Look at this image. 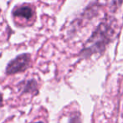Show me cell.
Segmentation results:
<instances>
[{
	"instance_id": "obj_1",
	"label": "cell",
	"mask_w": 123,
	"mask_h": 123,
	"mask_svg": "<svg viewBox=\"0 0 123 123\" xmlns=\"http://www.w3.org/2000/svg\"><path fill=\"white\" fill-rule=\"evenodd\" d=\"M113 34L111 27L107 23H101L93 32L90 39L86 41L80 55L83 56H91L93 54L101 53L109 44Z\"/></svg>"
},
{
	"instance_id": "obj_2",
	"label": "cell",
	"mask_w": 123,
	"mask_h": 123,
	"mask_svg": "<svg viewBox=\"0 0 123 123\" xmlns=\"http://www.w3.org/2000/svg\"><path fill=\"white\" fill-rule=\"evenodd\" d=\"M30 61L31 56L29 54H21L18 55L8 64L6 67V74L10 75L25 71L29 67Z\"/></svg>"
},
{
	"instance_id": "obj_3",
	"label": "cell",
	"mask_w": 123,
	"mask_h": 123,
	"mask_svg": "<svg viewBox=\"0 0 123 123\" xmlns=\"http://www.w3.org/2000/svg\"><path fill=\"white\" fill-rule=\"evenodd\" d=\"M12 13L14 17H20L29 20L34 15V11L32 7H30L29 5H21L13 8Z\"/></svg>"
},
{
	"instance_id": "obj_4",
	"label": "cell",
	"mask_w": 123,
	"mask_h": 123,
	"mask_svg": "<svg viewBox=\"0 0 123 123\" xmlns=\"http://www.w3.org/2000/svg\"><path fill=\"white\" fill-rule=\"evenodd\" d=\"M35 91L38 92V84L35 81V80L32 79L26 81L25 86H24L23 93H33Z\"/></svg>"
},
{
	"instance_id": "obj_5",
	"label": "cell",
	"mask_w": 123,
	"mask_h": 123,
	"mask_svg": "<svg viewBox=\"0 0 123 123\" xmlns=\"http://www.w3.org/2000/svg\"><path fill=\"white\" fill-rule=\"evenodd\" d=\"M70 123H81V120H80V117L74 116V117L70 118Z\"/></svg>"
},
{
	"instance_id": "obj_6",
	"label": "cell",
	"mask_w": 123,
	"mask_h": 123,
	"mask_svg": "<svg viewBox=\"0 0 123 123\" xmlns=\"http://www.w3.org/2000/svg\"><path fill=\"white\" fill-rule=\"evenodd\" d=\"M3 105V95L0 93V106Z\"/></svg>"
},
{
	"instance_id": "obj_7",
	"label": "cell",
	"mask_w": 123,
	"mask_h": 123,
	"mask_svg": "<svg viewBox=\"0 0 123 123\" xmlns=\"http://www.w3.org/2000/svg\"><path fill=\"white\" fill-rule=\"evenodd\" d=\"M35 123H44L43 122H35Z\"/></svg>"
}]
</instances>
